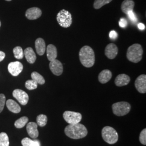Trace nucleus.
Segmentation results:
<instances>
[{"instance_id":"1","label":"nucleus","mask_w":146,"mask_h":146,"mask_svg":"<svg viewBox=\"0 0 146 146\" xmlns=\"http://www.w3.org/2000/svg\"><path fill=\"white\" fill-rule=\"evenodd\" d=\"M65 134L73 139H80L84 138L88 134L86 127L80 123L69 124L64 129Z\"/></svg>"},{"instance_id":"2","label":"nucleus","mask_w":146,"mask_h":146,"mask_svg":"<svg viewBox=\"0 0 146 146\" xmlns=\"http://www.w3.org/2000/svg\"><path fill=\"white\" fill-rule=\"evenodd\" d=\"M79 58L82 64L87 68L94 66L95 61L93 49L88 46H84L79 52Z\"/></svg>"},{"instance_id":"3","label":"nucleus","mask_w":146,"mask_h":146,"mask_svg":"<svg viewBox=\"0 0 146 146\" xmlns=\"http://www.w3.org/2000/svg\"><path fill=\"white\" fill-rule=\"evenodd\" d=\"M143 49L139 44H134L128 48L127 52V58L133 63L140 62L142 58Z\"/></svg>"},{"instance_id":"4","label":"nucleus","mask_w":146,"mask_h":146,"mask_svg":"<svg viewBox=\"0 0 146 146\" xmlns=\"http://www.w3.org/2000/svg\"><path fill=\"white\" fill-rule=\"evenodd\" d=\"M102 136L105 142L110 145L116 143L119 139V135L117 131L110 126L104 127L102 129Z\"/></svg>"},{"instance_id":"5","label":"nucleus","mask_w":146,"mask_h":146,"mask_svg":"<svg viewBox=\"0 0 146 146\" xmlns=\"http://www.w3.org/2000/svg\"><path fill=\"white\" fill-rule=\"evenodd\" d=\"M131 109V104L124 101L116 102L112 105L113 113L118 116L127 115L129 113Z\"/></svg>"},{"instance_id":"6","label":"nucleus","mask_w":146,"mask_h":146,"mask_svg":"<svg viewBox=\"0 0 146 146\" xmlns=\"http://www.w3.org/2000/svg\"><path fill=\"white\" fill-rule=\"evenodd\" d=\"M56 19L59 25L63 28H68L72 23V16L68 11L62 9L57 15Z\"/></svg>"},{"instance_id":"7","label":"nucleus","mask_w":146,"mask_h":146,"mask_svg":"<svg viewBox=\"0 0 146 146\" xmlns=\"http://www.w3.org/2000/svg\"><path fill=\"white\" fill-rule=\"evenodd\" d=\"M63 116L64 120L69 124L78 123L82 119L81 114L72 111H64Z\"/></svg>"},{"instance_id":"8","label":"nucleus","mask_w":146,"mask_h":146,"mask_svg":"<svg viewBox=\"0 0 146 146\" xmlns=\"http://www.w3.org/2000/svg\"><path fill=\"white\" fill-rule=\"evenodd\" d=\"M13 96L22 105H26L29 100L28 95L25 91L16 89L13 92Z\"/></svg>"},{"instance_id":"9","label":"nucleus","mask_w":146,"mask_h":146,"mask_svg":"<svg viewBox=\"0 0 146 146\" xmlns=\"http://www.w3.org/2000/svg\"><path fill=\"white\" fill-rule=\"evenodd\" d=\"M135 86L137 91L142 93L145 94L146 93V75L142 74L138 76L136 79Z\"/></svg>"},{"instance_id":"10","label":"nucleus","mask_w":146,"mask_h":146,"mask_svg":"<svg viewBox=\"0 0 146 146\" xmlns=\"http://www.w3.org/2000/svg\"><path fill=\"white\" fill-rule=\"evenodd\" d=\"M23 64L19 61L11 62L8 66L9 72L14 76H18L23 70Z\"/></svg>"},{"instance_id":"11","label":"nucleus","mask_w":146,"mask_h":146,"mask_svg":"<svg viewBox=\"0 0 146 146\" xmlns=\"http://www.w3.org/2000/svg\"><path fill=\"white\" fill-rule=\"evenodd\" d=\"M49 68L51 72L56 76H60L62 74V64L58 60L55 59L50 61L49 63Z\"/></svg>"},{"instance_id":"12","label":"nucleus","mask_w":146,"mask_h":146,"mask_svg":"<svg viewBox=\"0 0 146 146\" xmlns=\"http://www.w3.org/2000/svg\"><path fill=\"white\" fill-rule=\"evenodd\" d=\"M42 11L37 7H33L28 9L26 12L27 18L31 20H36L41 17Z\"/></svg>"},{"instance_id":"13","label":"nucleus","mask_w":146,"mask_h":146,"mask_svg":"<svg viewBox=\"0 0 146 146\" xmlns=\"http://www.w3.org/2000/svg\"><path fill=\"white\" fill-rule=\"evenodd\" d=\"M106 56L110 59H114L118 54V48L114 43L108 44L105 48Z\"/></svg>"},{"instance_id":"14","label":"nucleus","mask_w":146,"mask_h":146,"mask_svg":"<svg viewBox=\"0 0 146 146\" xmlns=\"http://www.w3.org/2000/svg\"><path fill=\"white\" fill-rule=\"evenodd\" d=\"M37 124L31 122L27 124V131L28 133V135L33 139H36L38 136V131L37 129Z\"/></svg>"},{"instance_id":"15","label":"nucleus","mask_w":146,"mask_h":146,"mask_svg":"<svg viewBox=\"0 0 146 146\" xmlns=\"http://www.w3.org/2000/svg\"><path fill=\"white\" fill-rule=\"evenodd\" d=\"M130 77L124 74H120L116 78L115 80V84L116 86L118 87H122L127 85L130 82Z\"/></svg>"},{"instance_id":"16","label":"nucleus","mask_w":146,"mask_h":146,"mask_svg":"<svg viewBox=\"0 0 146 146\" xmlns=\"http://www.w3.org/2000/svg\"><path fill=\"white\" fill-rule=\"evenodd\" d=\"M112 77V73L108 69H104L101 72L99 75V81L101 84H104L110 81Z\"/></svg>"},{"instance_id":"17","label":"nucleus","mask_w":146,"mask_h":146,"mask_svg":"<svg viewBox=\"0 0 146 146\" xmlns=\"http://www.w3.org/2000/svg\"><path fill=\"white\" fill-rule=\"evenodd\" d=\"M35 48L38 55L42 56L46 52V43L42 38H38L35 41Z\"/></svg>"},{"instance_id":"18","label":"nucleus","mask_w":146,"mask_h":146,"mask_svg":"<svg viewBox=\"0 0 146 146\" xmlns=\"http://www.w3.org/2000/svg\"><path fill=\"white\" fill-rule=\"evenodd\" d=\"M23 52H24V55L25 56L27 61L28 62V63L33 64L35 62L36 60V56L34 51L31 48V47L27 48L24 50Z\"/></svg>"},{"instance_id":"19","label":"nucleus","mask_w":146,"mask_h":146,"mask_svg":"<svg viewBox=\"0 0 146 146\" xmlns=\"http://www.w3.org/2000/svg\"><path fill=\"white\" fill-rule=\"evenodd\" d=\"M58 56L57 49L53 44H49L47 47V56L50 61L55 60Z\"/></svg>"},{"instance_id":"20","label":"nucleus","mask_w":146,"mask_h":146,"mask_svg":"<svg viewBox=\"0 0 146 146\" xmlns=\"http://www.w3.org/2000/svg\"><path fill=\"white\" fill-rule=\"evenodd\" d=\"M6 106L7 108L14 113H19L21 111V107L17 103L13 100L9 99L7 101Z\"/></svg>"},{"instance_id":"21","label":"nucleus","mask_w":146,"mask_h":146,"mask_svg":"<svg viewBox=\"0 0 146 146\" xmlns=\"http://www.w3.org/2000/svg\"><path fill=\"white\" fill-rule=\"evenodd\" d=\"M135 5V3L133 0H125L121 5V10L127 14L128 12L133 11Z\"/></svg>"},{"instance_id":"22","label":"nucleus","mask_w":146,"mask_h":146,"mask_svg":"<svg viewBox=\"0 0 146 146\" xmlns=\"http://www.w3.org/2000/svg\"><path fill=\"white\" fill-rule=\"evenodd\" d=\"M21 143L23 146H40V143L38 140H32L28 137L23 139Z\"/></svg>"},{"instance_id":"23","label":"nucleus","mask_w":146,"mask_h":146,"mask_svg":"<svg viewBox=\"0 0 146 146\" xmlns=\"http://www.w3.org/2000/svg\"><path fill=\"white\" fill-rule=\"evenodd\" d=\"M31 77L32 80L35 81L37 84H43L45 83V80L41 74L36 72H34L31 73Z\"/></svg>"},{"instance_id":"24","label":"nucleus","mask_w":146,"mask_h":146,"mask_svg":"<svg viewBox=\"0 0 146 146\" xmlns=\"http://www.w3.org/2000/svg\"><path fill=\"white\" fill-rule=\"evenodd\" d=\"M28 122V118L26 116H23L15 122L14 125L17 128H22L25 127Z\"/></svg>"},{"instance_id":"25","label":"nucleus","mask_w":146,"mask_h":146,"mask_svg":"<svg viewBox=\"0 0 146 146\" xmlns=\"http://www.w3.org/2000/svg\"><path fill=\"white\" fill-rule=\"evenodd\" d=\"M9 146V140L8 135L4 132L0 133V146Z\"/></svg>"},{"instance_id":"26","label":"nucleus","mask_w":146,"mask_h":146,"mask_svg":"<svg viewBox=\"0 0 146 146\" xmlns=\"http://www.w3.org/2000/svg\"><path fill=\"white\" fill-rule=\"evenodd\" d=\"M48 118L47 116L43 114L38 115L36 118L37 124L40 127H44L47 125Z\"/></svg>"},{"instance_id":"27","label":"nucleus","mask_w":146,"mask_h":146,"mask_svg":"<svg viewBox=\"0 0 146 146\" xmlns=\"http://www.w3.org/2000/svg\"><path fill=\"white\" fill-rule=\"evenodd\" d=\"M13 53L14 54L15 58L17 59H22L24 56V52L23 49L20 46H17L14 48Z\"/></svg>"},{"instance_id":"28","label":"nucleus","mask_w":146,"mask_h":146,"mask_svg":"<svg viewBox=\"0 0 146 146\" xmlns=\"http://www.w3.org/2000/svg\"><path fill=\"white\" fill-rule=\"evenodd\" d=\"M112 0H95L94 7L95 9H98L102 7L104 5L110 3Z\"/></svg>"},{"instance_id":"29","label":"nucleus","mask_w":146,"mask_h":146,"mask_svg":"<svg viewBox=\"0 0 146 146\" xmlns=\"http://www.w3.org/2000/svg\"><path fill=\"white\" fill-rule=\"evenodd\" d=\"M25 87L28 90H34L37 88V84L33 80H27L25 83Z\"/></svg>"},{"instance_id":"30","label":"nucleus","mask_w":146,"mask_h":146,"mask_svg":"<svg viewBox=\"0 0 146 146\" xmlns=\"http://www.w3.org/2000/svg\"><path fill=\"white\" fill-rule=\"evenodd\" d=\"M139 140L142 145H146V129L145 128L142 131H141L140 137H139Z\"/></svg>"},{"instance_id":"31","label":"nucleus","mask_w":146,"mask_h":146,"mask_svg":"<svg viewBox=\"0 0 146 146\" xmlns=\"http://www.w3.org/2000/svg\"><path fill=\"white\" fill-rule=\"evenodd\" d=\"M5 104V96L4 94H0V113L4 109Z\"/></svg>"},{"instance_id":"32","label":"nucleus","mask_w":146,"mask_h":146,"mask_svg":"<svg viewBox=\"0 0 146 146\" xmlns=\"http://www.w3.org/2000/svg\"><path fill=\"white\" fill-rule=\"evenodd\" d=\"M127 15H128V17L129 18V19H130L132 22H136L137 21L136 17L133 11H130L128 12V13L127 14Z\"/></svg>"},{"instance_id":"33","label":"nucleus","mask_w":146,"mask_h":146,"mask_svg":"<svg viewBox=\"0 0 146 146\" xmlns=\"http://www.w3.org/2000/svg\"><path fill=\"white\" fill-rule=\"evenodd\" d=\"M119 26L121 28H125L127 26V21L125 19H121L119 21Z\"/></svg>"},{"instance_id":"34","label":"nucleus","mask_w":146,"mask_h":146,"mask_svg":"<svg viewBox=\"0 0 146 146\" xmlns=\"http://www.w3.org/2000/svg\"><path fill=\"white\" fill-rule=\"evenodd\" d=\"M117 34L116 31H110V37L111 40H115L117 37Z\"/></svg>"},{"instance_id":"35","label":"nucleus","mask_w":146,"mask_h":146,"mask_svg":"<svg viewBox=\"0 0 146 146\" xmlns=\"http://www.w3.org/2000/svg\"><path fill=\"white\" fill-rule=\"evenodd\" d=\"M5 53L2 51H0V62L2 61L4 58H5Z\"/></svg>"},{"instance_id":"36","label":"nucleus","mask_w":146,"mask_h":146,"mask_svg":"<svg viewBox=\"0 0 146 146\" xmlns=\"http://www.w3.org/2000/svg\"><path fill=\"white\" fill-rule=\"evenodd\" d=\"M138 28H139L140 30H144V29H145V26L143 23H139V24L138 25Z\"/></svg>"},{"instance_id":"37","label":"nucleus","mask_w":146,"mask_h":146,"mask_svg":"<svg viewBox=\"0 0 146 146\" xmlns=\"http://www.w3.org/2000/svg\"><path fill=\"white\" fill-rule=\"evenodd\" d=\"M6 1H11V0H6Z\"/></svg>"},{"instance_id":"38","label":"nucleus","mask_w":146,"mask_h":146,"mask_svg":"<svg viewBox=\"0 0 146 146\" xmlns=\"http://www.w3.org/2000/svg\"><path fill=\"white\" fill-rule=\"evenodd\" d=\"M1 26V21H0V27Z\"/></svg>"}]
</instances>
